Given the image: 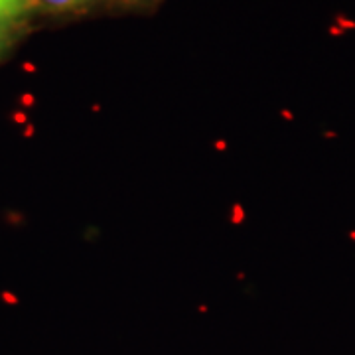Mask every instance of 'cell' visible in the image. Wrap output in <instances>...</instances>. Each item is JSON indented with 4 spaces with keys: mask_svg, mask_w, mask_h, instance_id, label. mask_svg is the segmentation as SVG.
<instances>
[{
    "mask_svg": "<svg viewBox=\"0 0 355 355\" xmlns=\"http://www.w3.org/2000/svg\"><path fill=\"white\" fill-rule=\"evenodd\" d=\"M116 2L130 4V6H139V4H150V2H154V0H116Z\"/></svg>",
    "mask_w": 355,
    "mask_h": 355,
    "instance_id": "obj_4",
    "label": "cell"
},
{
    "mask_svg": "<svg viewBox=\"0 0 355 355\" xmlns=\"http://www.w3.org/2000/svg\"><path fill=\"white\" fill-rule=\"evenodd\" d=\"M24 38L22 34L14 32V30H8L4 26H0V64L12 53V50L20 44V40Z\"/></svg>",
    "mask_w": 355,
    "mask_h": 355,
    "instance_id": "obj_3",
    "label": "cell"
},
{
    "mask_svg": "<svg viewBox=\"0 0 355 355\" xmlns=\"http://www.w3.org/2000/svg\"><path fill=\"white\" fill-rule=\"evenodd\" d=\"M101 0H36L38 14L44 18H67L81 16L97 6Z\"/></svg>",
    "mask_w": 355,
    "mask_h": 355,
    "instance_id": "obj_2",
    "label": "cell"
},
{
    "mask_svg": "<svg viewBox=\"0 0 355 355\" xmlns=\"http://www.w3.org/2000/svg\"><path fill=\"white\" fill-rule=\"evenodd\" d=\"M40 18L36 0H0V26L26 36Z\"/></svg>",
    "mask_w": 355,
    "mask_h": 355,
    "instance_id": "obj_1",
    "label": "cell"
}]
</instances>
